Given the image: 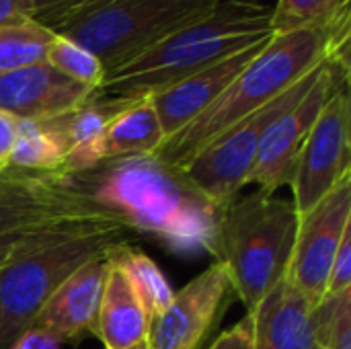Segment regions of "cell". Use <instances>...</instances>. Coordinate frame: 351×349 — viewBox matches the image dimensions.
Returning a JSON list of instances; mask_svg holds the SVG:
<instances>
[{"label":"cell","instance_id":"obj_15","mask_svg":"<svg viewBox=\"0 0 351 349\" xmlns=\"http://www.w3.org/2000/svg\"><path fill=\"white\" fill-rule=\"evenodd\" d=\"M107 257L93 259L78 267L45 302L33 325L49 331L62 344L78 341L84 333H90L99 309Z\"/></svg>","mask_w":351,"mask_h":349},{"label":"cell","instance_id":"obj_27","mask_svg":"<svg viewBox=\"0 0 351 349\" xmlns=\"http://www.w3.org/2000/svg\"><path fill=\"white\" fill-rule=\"evenodd\" d=\"M208 349H253V319L247 313L234 327L224 331Z\"/></svg>","mask_w":351,"mask_h":349},{"label":"cell","instance_id":"obj_18","mask_svg":"<svg viewBox=\"0 0 351 349\" xmlns=\"http://www.w3.org/2000/svg\"><path fill=\"white\" fill-rule=\"evenodd\" d=\"M165 142L160 119L150 99L123 107L109 119L90 152V167L138 154H154Z\"/></svg>","mask_w":351,"mask_h":349},{"label":"cell","instance_id":"obj_25","mask_svg":"<svg viewBox=\"0 0 351 349\" xmlns=\"http://www.w3.org/2000/svg\"><path fill=\"white\" fill-rule=\"evenodd\" d=\"M99 222V220H84V222H66V224H53L43 228H31V230H14L0 234V267H4L8 261L16 259L23 253H29L45 243H51L56 239H62L66 234L76 232L78 228ZM117 222V220H115Z\"/></svg>","mask_w":351,"mask_h":349},{"label":"cell","instance_id":"obj_26","mask_svg":"<svg viewBox=\"0 0 351 349\" xmlns=\"http://www.w3.org/2000/svg\"><path fill=\"white\" fill-rule=\"evenodd\" d=\"M346 290H351V228L343 234L339 251L335 255L325 296H335Z\"/></svg>","mask_w":351,"mask_h":349},{"label":"cell","instance_id":"obj_3","mask_svg":"<svg viewBox=\"0 0 351 349\" xmlns=\"http://www.w3.org/2000/svg\"><path fill=\"white\" fill-rule=\"evenodd\" d=\"M327 31L329 25L325 29L276 33L228 88L154 154L183 167L222 132L286 93L317 66L325 64L329 53Z\"/></svg>","mask_w":351,"mask_h":349},{"label":"cell","instance_id":"obj_21","mask_svg":"<svg viewBox=\"0 0 351 349\" xmlns=\"http://www.w3.org/2000/svg\"><path fill=\"white\" fill-rule=\"evenodd\" d=\"M53 33L37 21H25L19 25L0 29V74L12 72L23 66L45 62L47 45Z\"/></svg>","mask_w":351,"mask_h":349},{"label":"cell","instance_id":"obj_5","mask_svg":"<svg viewBox=\"0 0 351 349\" xmlns=\"http://www.w3.org/2000/svg\"><path fill=\"white\" fill-rule=\"evenodd\" d=\"M132 230L115 220H99L45 243L0 267V349L33 325L53 292L84 263L107 257L130 243Z\"/></svg>","mask_w":351,"mask_h":349},{"label":"cell","instance_id":"obj_12","mask_svg":"<svg viewBox=\"0 0 351 349\" xmlns=\"http://www.w3.org/2000/svg\"><path fill=\"white\" fill-rule=\"evenodd\" d=\"M230 290L224 263L214 261L204 274L175 292L160 315L150 319L148 349H199L216 325Z\"/></svg>","mask_w":351,"mask_h":349},{"label":"cell","instance_id":"obj_17","mask_svg":"<svg viewBox=\"0 0 351 349\" xmlns=\"http://www.w3.org/2000/svg\"><path fill=\"white\" fill-rule=\"evenodd\" d=\"M150 317L121 267L107 257L93 335L105 349H148Z\"/></svg>","mask_w":351,"mask_h":349},{"label":"cell","instance_id":"obj_10","mask_svg":"<svg viewBox=\"0 0 351 349\" xmlns=\"http://www.w3.org/2000/svg\"><path fill=\"white\" fill-rule=\"evenodd\" d=\"M113 220L56 175L0 171V234L66 222Z\"/></svg>","mask_w":351,"mask_h":349},{"label":"cell","instance_id":"obj_22","mask_svg":"<svg viewBox=\"0 0 351 349\" xmlns=\"http://www.w3.org/2000/svg\"><path fill=\"white\" fill-rule=\"evenodd\" d=\"M348 8L350 0H278L271 8V29L274 33L325 29Z\"/></svg>","mask_w":351,"mask_h":349},{"label":"cell","instance_id":"obj_20","mask_svg":"<svg viewBox=\"0 0 351 349\" xmlns=\"http://www.w3.org/2000/svg\"><path fill=\"white\" fill-rule=\"evenodd\" d=\"M109 257L121 267L132 290L136 292L138 300L142 302V306L150 319L160 315L169 306L175 292L154 259H150L146 253L134 249L130 243L115 247L109 253Z\"/></svg>","mask_w":351,"mask_h":349},{"label":"cell","instance_id":"obj_2","mask_svg":"<svg viewBox=\"0 0 351 349\" xmlns=\"http://www.w3.org/2000/svg\"><path fill=\"white\" fill-rule=\"evenodd\" d=\"M274 35L271 6L261 0H220L206 16L177 29L125 64L107 70L88 99L117 103L150 99L210 64Z\"/></svg>","mask_w":351,"mask_h":349},{"label":"cell","instance_id":"obj_16","mask_svg":"<svg viewBox=\"0 0 351 349\" xmlns=\"http://www.w3.org/2000/svg\"><path fill=\"white\" fill-rule=\"evenodd\" d=\"M313 311L308 298L282 280L249 313L253 349H321L313 329Z\"/></svg>","mask_w":351,"mask_h":349},{"label":"cell","instance_id":"obj_30","mask_svg":"<svg viewBox=\"0 0 351 349\" xmlns=\"http://www.w3.org/2000/svg\"><path fill=\"white\" fill-rule=\"evenodd\" d=\"M33 19L31 0H0V29Z\"/></svg>","mask_w":351,"mask_h":349},{"label":"cell","instance_id":"obj_4","mask_svg":"<svg viewBox=\"0 0 351 349\" xmlns=\"http://www.w3.org/2000/svg\"><path fill=\"white\" fill-rule=\"evenodd\" d=\"M298 230L292 202L255 191L222 206L218 259L230 286L251 313L288 276Z\"/></svg>","mask_w":351,"mask_h":349},{"label":"cell","instance_id":"obj_9","mask_svg":"<svg viewBox=\"0 0 351 349\" xmlns=\"http://www.w3.org/2000/svg\"><path fill=\"white\" fill-rule=\"evenodd\" d=\"M351 228V173L315 208L298 216V230L286 280L317 306L327 292V280L343 234Z\"/></svg>","mask_w":351,"mask_h":349},{"label":"cell","instance_id":"obj_14","mask_svg":"<svg viewBox=\"0 0 351 349\" xmlns=\"http://www.w3.org/2000/svg\"><path fill=\"white\" fill-rule=\"evenodd\" d=\"M269 39L257 41L152 95L150 101L160 119L165 142L173 138L177 132H181L189 121H193L204 109H208L228 88V84L255 60V56L267 45Z\"/></svg>","mask_w":351,"mask_h":349},{"label":"cell","instance_id":"obj_29","mask_svg":"<svg viewBox=\"0 0 351 349\" xmlns=\"http://www.w3.org/2000/svg\"><path fill=\"white\" fill-rule=\"evenodd\" d=\"M31 2H33V21H37L45 27L51 21H56L58 16H62L90 0H31Z\"/></svg>","mask_w":351,"mask_h":349},{"label":"cell","instance_id":"obj_19","mask_svg":"<svg viewBox=\"0 0 351 349\" xmlns=\"http://www.w3.org/2000/svg\"><path fill=\"white\" fill-rule=\"evenodd\" d=\"M66 163V148L41 121H16L8 154V169L37 175H60Z\"/></svg>","mask_w":351,"mask_h":349},{"label":"cell","instance_id":"obj_11","mask_svg":"<svg viewBox=\"0 0 351 349\" xmlns=\"http://www.w3.org/2000/svg\"><path fill=\"white\" fill-rule=\"evenodd\" d=\"M341 82H350V78L337 74L333 68H329V64H325L323 72L308 88V93L294 107L274 119V123L263 134L255 167L249 175V183H255L259 191L271 195L278 189L290 185L300 148L323 105Z\"/></svg>","mask_w":351,"mask_h":349},{"label":"cell","instance_id":"obj_31","mask_svg":"<svg viewBox=\"0 0 351 349\" xmlns=\"http://www.w3.org/2000/svg\"><path fill=\"white\" fill-rule=\"evenodd\" d=\"M14 128H16V119L0 111V171L8 169V154L14 140Z\"/></svg>","mask_w":351,"mask_h":349},{"label":"cell","instance_id":"obj_24","mask_svg":"<svg viewBox=\"0 0 351 349\" xmlns=\"http://www.w3.org/2000/svg\"><path fill=\"white\" fill-rule=\"evenodd\" d=\"M45 62L64 76L90 86L93 91L101 84L105 76V68L95 53L62 35H53L51 43L47 45Z\"/></svg>","mask_w":351,"mask_h":349},{"label":"cell","instance_id":"obj_23","mask_svg":"<svg viewBox=\"0 0 351 349\" xmlns=\"http://www.w3.org/2000/svg\"><path fill=\"white\" fill-rule=\"evenodd\" d=\"M313 329L321 349H351V290L325 296L315 306Z\"/></svg>","mask_w":351,"mask_h":349},{"label":"cell","instance_id":"obj_1","mask_svg":"<svg viewBox=\"0 0 351 349\" xmlns=\"http://www.w3.org/2000/svg\"><path fill=\"white\" fill-rule=\"evenodd\" d=\"M56 177L132 232L158 239L179 253L206 251L218 259L222 206L183 167L158 154H138Z\"/></svg>","mask_w":351,"mask_h":349},{"label":"cell","instance_id":"obj_6","mask_svg":"<svg viewBox=\"0 0 351 349\" xmlns=\"http://www.w3.org/2000/svg\"><path fill=\"white\" fill-rule=\"evenodd\" d=\"M218 4L220 0H90L45 27L95 53L107 72Z\"/></svg>","mask_w":351,"mask_h":349},{"label":"cell","instance_id":"obj_13","mask_svg":"<svg viewBox=\"0 0 351 349\" xmlns=\"http://www.w3.org/2000/svg\"><path fill=\"white\" fill-rule=\"evenodd\" d=\"M93 88L47 62L0 74V111L16 121H47L84 105Z\"/></svg>","mask_w":351,"mask_h":349},{"label":"cell","instance_id":"obj_8","mask_svg":"<svg viewBox=\"0 0 351 349\" xmlns=\"http://www.w3.org/2000/svg\"><path fill=\"white\" fill-rule=\"evenodd\" d=\"M350 119V91L348 82H341L323 105L294 165L290 187L298 216L315 208L351 173Z\"/></svg>","mask_w":351,"mask_h":349},{"label":"cell","instance_id":"obj_7","mask_svg":"<svg viewBox=\"0 0 351 349\" xmlns=\"http://www.w3.org/2000/svg\"><path fill=\"white\" fill-rule=\"evenodd\" d=\"M327 64V62H325ZM325 64L311 70L286 93L253 111L245 119L237 121L232 128L222 132L199 152H195L185 165L189 179L218 206H226L239 195V191L249 183V175L255 167L257 152L263 140L265 130L278 119L284 111L294 107L315 84Z\"/></svg>","mask_w":351,"mask_h":349},{"label":"cell","instance_id":"obj_28","mask_svg":"<svg viewBox=\"0 0 351 349\" xmlns=\"http://www.w3.org/2000/svg\"><path fill=\"white\" fill-rule=\"evenodd\" d=\"M62 346L64 344L56 335L37 325H31L23 333H19L6 349H62Z\"/></svg>","mask_w":351,"mask_h":349}]
</instances>
